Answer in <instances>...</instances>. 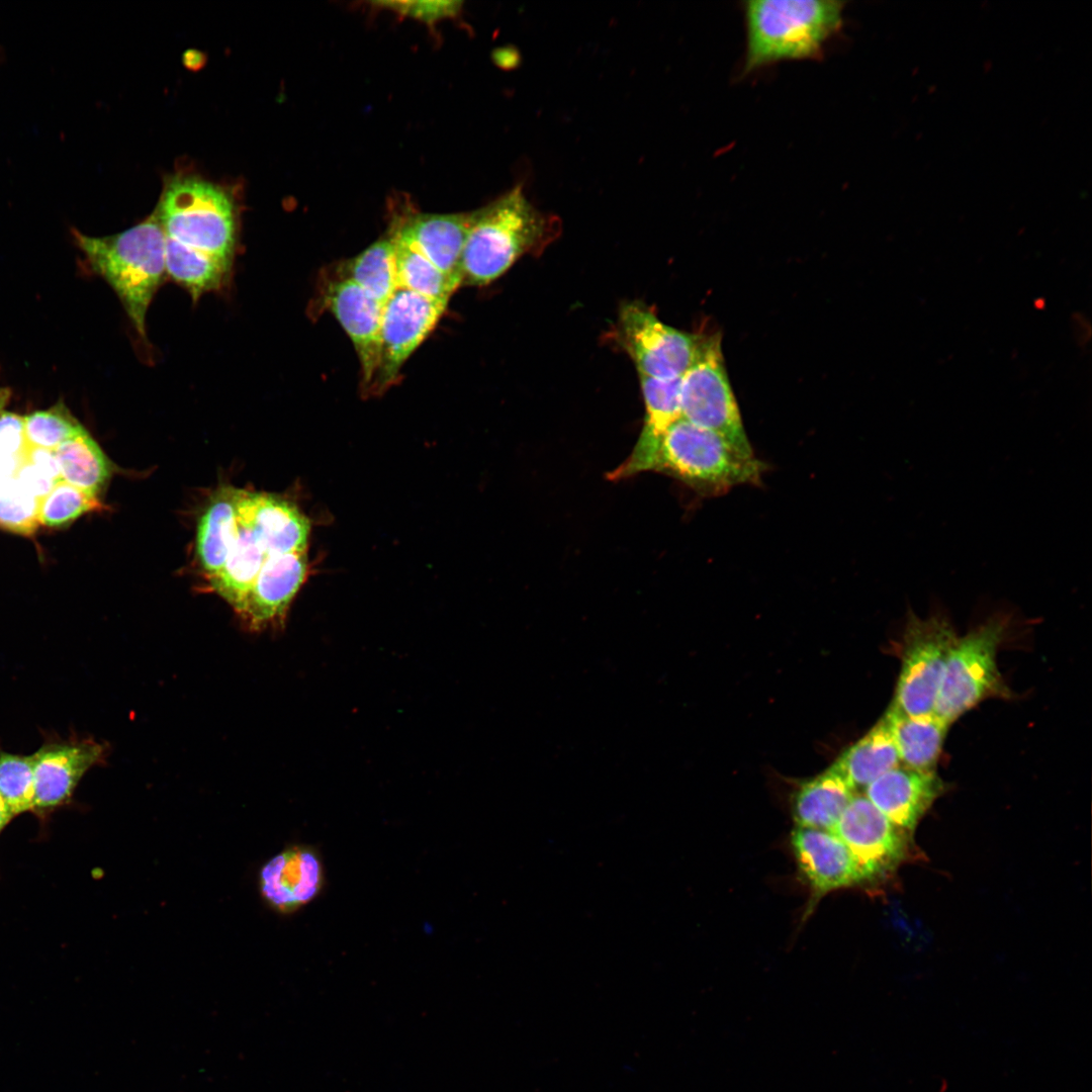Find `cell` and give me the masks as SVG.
<instances>
[{
  "label": "cell",
  "instance_id": "cell-1",
  "mask_svg": "<svg viewBox=\"0 0 1092 1092\" xmlns=\"http://www.w3.org/2000/svg\"><path fill=\"white\" fill-rule=\"evenodd\" d=\"M560 230L559 219L537 209L516 186L474 211L461 258L462 284L486 285L520 258L541 252Z\"/></svg>",
  "mask_w": 1092,
  "mask_h": 1092
},
{
  "label": "cell",
  "instance_id": "cell-2",
  "mask_svg": "<svg viewBox=\"0 0 1092 1092\" xmlns=\"http://www.w3.org/2000/svg\"><path fill=\"white\" fill-rule=\"evenodd\" d=\"M165 237L232 268L240 204L234 189L185 171L167 177L154 210Z\"/></svg>",
  "mask_w": 1092,
  "mask_h": 1092
},
{
  "label": "cell",
  "instance_id": "cell-3",
  "mask_svg": "<svg viewBox=\"0 0 1092 1092\" xmlns=\"http://www.w3.org/2000/svg\"><path fill=\"white\" fill-rule=\"evenodd\" d=\"M75 238L90 267L112 287L146 341L147 312L167 275L165 234L155 211L119 234L96 238L75 232Z\"/></svg>",
  "mask_w": 1092,
  "mask_h": 1092
},
{
  "label": "cell",
  "instance_id": "cell-4",
  "mask_svg": "<svg viewBox=\"0 0 1092 1092\" xmlns=\"http://www.w3.org/2000/svg\"><path fill=\"white\" fill-rule=\"evenodd\" d=\"M843 9V2L834 0L745 2V72L781 61L816 58L839 30Z\"/></svg>",
  "mask_w": 1092,
  "mask_h": 1092
},
{
  "label": "cell",
  "instance_id": "cell-5",
  "mask_svg": "<svg viewBox=\"0 0 1092 1092\" xmlns=\"http://www.w3.org/2000/svg\"><path fill=\"white\" fill-rule=\"evenodd\" d=\"M764 470L756 456L742 453L721 435L684 418L664 432L646 466V471L668 474L710 495L757 484Z\"/></svg>",
  "mask_w": 1092,
  "mask_h": 1092
},
{
  "label": "cell",
  "instance_id": "cell-6",
  "mask_svg": "<svg viewBox=\"0 0 1092 1092\" xmlns=\"http://www.w3.org/2000/svg\"><path fill=\"white\" fill-rule=\"evenodd\" d=\"M1011 620V614L1003 611L992 613L956 640L943 669L933 712L947 724L989 697L1010 696L996 656Z\"/></svg>",
  "mask_w": 1092,
  "mask_h": 1092
},
{
  "label": "cell",
  "instance_id": "cell-7",
  "mask_svg": "<svg viewBox=\"0 0 1092 1092\" xmlns=\"http://www.w3.org/2000/svg\"><path fill=\"white\" fill-rule=\"evenodd\" d=\"M903 639L902 665L891 707L911 716L931 714L958 635L946 615L938 612L920 618L909 612Z\"/></svg>",
  "mask_w": 1092,
  "mask_h": 1092
},
{
  "label": "cell",
  "instance_id": "cell-8",
  "mask_svg": "<svg viewBox=\"0 0 1092 1092\" xmlns=\"http://www.w3.org/2000/svg\"><path fill=\"white\" fill-rule=\"evenodd\" d=\"M682 418L711 430L742 453L755 456L724 367L720 340H703L680 381Z\"/></svg>",
  "mask_w": 1092,
  "mask_h": 1092
},
{
  "label": "cell",
  "instance_id": "cell-9",
  "mask_svg": "<svg viewBox=\"0 0 1092 1092\" xmlns=\"http://www.w3.org/2000/svg\"><path fill=\"white\" fill-rule=\"evenodd\" d=\"M618 333L639 376L655 379L681 378L696 361L703 341L662 323L639 301L623 304Z\"/></svg>",
  "mask_w": 1092,
  "mask_h": 1092
},
{
  "label": "cell",
  "instance_id": "cell-10",
  "mask_svg": "<svg viewBox=\"0 0 1092 1092\" xmlns=\"http://www.w3.org/2000/svg\"><path fill=\"white\" fill-rule=\"evenodd\" d=\"M447 303L397 288L383 303L379 363L366 395H378L398 380L401 367L438 325Z\"/></svg>",
  "mask_w": 1092,
  "mask_h": 1092
},
{
  "label": "cell",
  "instance_id": "cell-11",
  "mask_svg": "<svg viewBox=\"0 0 1092 1092\" xmlns=\"http://www.w3.org/2000/svg\"><path fill=\"white\" fill-rule=\"evenodd\" d=\"M33 803L31 812L43 827L58 810L71 805L84 775L102 762L105 745L92 739L48 736L33 753Z\"/></svg>",
  "mask_w": 1092,
  "mask_h": 1092
},
{
  "label": "cell",
  "instance_id": "cell-12",
  "mask_svg": "<svg viewBox=\"0 0 1092 1092\" xmlns=\"http://www.w3.org/2000/svg\"><path fill=\"white\" fill-rule=\"evenodd\" d=\"M831 831L848 848L863 881L893 871L912 850V831L890 821L862 795L853 796Z\"/></svg>",
  "mask_w": 1092,
  "mask_h": 1092
},
{
  "label": "cell",
  "instance_id": "cell-13",
  "mask_svg": "<svg viewBox=\"0 0 1092 1092\" xmlns=\"http://www.w3.org/2000/svg\"><path fill=\"white\" fill-rule=\"evenodd\" d=\"M326 882L318 849L304 843L280 850L261 867L258 876L260 897L280 915H291L314 901Z\"/></svg>",
  "mask_w": 1092,
  "mask_h": 1092
},
{
  "label": "cell",
  "instance_id": "cell-14",
  "mask_svg": "<svg viewBox=\"0 0 1092 1092\" xmlns=\"http://www.w3.org/2000/svg\"><path fill=\"white\" fill-rule=\"evenodd\" d=\"M307 571L306 551L268 556L235 611L253 630L282 626Z\"/></svg>",
  "mask_w": 1092,
  "mask_h": 1092
},
{
  "label": "cell",
  "instance_id": "cell-15",
  "mask_svg": "<svg viewBox=\"0 0 1092 1092\" xmlns=\"http://www.w3.org/2000/svg\"><path fill=\"white\" fill-rule=\"evenodd\" d=\"M473 216L474 211L433 213L404 209L394 216L388 234L462 285L461 258Z\"/></svg>",
  "mask_w": 1092,
  "mask_h": 1092
},
{
  "label": "cell",
  "instance_id": "cell-16",
  "mask_svg": "<svg viewBox=\"0 0 1092 1092\" xmlns=\"http://www.w3.org/2000/svg\"><path fill=\"white\" fill-rule=\"evenodd\" d=\"M322 300L354 346L361 368L362 390L366 395L379 363L383 304L352 280L337 276L324 284Z\"/></svg>",
  "mask_w": 1092,
  "mask_h": 1092
},
{
  "label": "cell",
  "instance_id": "cell-17",
  "mask_svg": "<svg viewBox=\"0 0 1092 1092\" xmlns=\"http://www.w3.org/2000/svg\"><path fill=\"white\" fill-rule=\"evenodd\" d=\"M943 789L935 770L899 764L873 781L864 791L870 802L890 821L912 831Z\"/></svg>",
  "mask_w": 1092,
  "mask_h": 1092
},
{
  "label": "cell",
  "instance_id": "cell-18",
  "mask_svg": "<svg viewBox=\"0 0 1092 1092\" xmlns=\"http://www.w3.org/2000/svg\"><path fill=\"white\" fill-rule=\"evenodd\" d=\"M237 512L268 556L307 550L310 524L293 503L240 489Z\"/></svg>",
  "mask_w": 1092,
  "mask_h": 1092
},
{
  "label": "cell",
  "instance_id": "cell-19",
  "mask_svg": "<svg viewBox=\"0 0 1092 1092\" xmlns=\"http://www.w3.org/2000/svg\"><path fill=\"white\" fill-rule=\"evenodd\" d=\"M791 842L799 869L817 895L863 881L848 848L832 831L797 826Z\"/></svg>",
  "mask_w": 1092,
  "mask_h": 1092
},
{
  "label": "cell",
  "instance_id": "cell-20",
  "mask_svg": "<svg viewBox=\"0 0 1092 1092\" xmlns=\"http://www.w3.org/2000/svg\"><path fill=\"white\" fill-rule=\"evenodd\" d=\"M680 381L681 378L655 379L640 376L645 405L643 427L629 457L608 473V479L616 481L646 471L664 432L682 418Z\"/></svg>",
  "mask_w": 1092,
  "mask_h": 1092
},
{
  "label": "cell",
  "instance_id": "cell-21",
  "mask_svg": "<svg viewBox=\"0 0 1092 1092\" xmlns=\"http://www.w3.org/2000/svg\"><path fill=\"white\" fill-rule=\"evenodd\" d=\"M901 764L935 770L949 724L934 713L911 716L893 707L885 713Z\"/></svg>",
  "mask_w": 1092,
  "mask_h": 1092
},
{
  "label": "cell",
  "instance_id": "cell-22",
  "mask_svg": "<svg viewBox=\"0 0 1092 1092\" xmlns=\"http://www.w3.org/2000/svg\"><path fill=\"white\" fill-rule=\"evenodd\" d=\"M854 789L832 765L804 783L793 802L797 826L831 831L853 798Z\"/></svg>",
  "mask_w": 1092,
  "mask_h": 1092
},
{
  "label": "cell",
  "instance_id": "cell-23",
  "mask_svg": "<svg viewBox=\"0 0 1092 1092\" xmlns=\"http://www.w3.org/2000/svg\"><path fill=\"white\" fill-rule=\"evenodd\" d=\"M240 489L222 487L216 492L197 527L196 548L203 570L211 576L223 565L237 534Z\"/></svg>",
  "mask_w": 1092,
  "mask_h": 1092
},
{
  "label": "cell",
  "instance_id": "cell-24",
  "mask_svg": "<svg viewBox=\"0 0 1092 1092\" xmlns=\"http://www.w3.org/2000/svg\"><path fill=\"white\" fill-rule=\"evenodd\" d=\"M901 764L889 724L883 717L834 762L854 791L866 789L883 774Z\"/></svg>",
  "mask_w": 1092,
  "mask_h": 1092
},
{
  "label": "cell",
  "instance_id": "cell-25",
  "mask_svg": "<svg viewBox=\"0 0 1092 1092\" xmlns=\"http://www.w3.org/2000/svg\"><path fill=\"white\" fill-rule=\"evenodd\" d=\"M267 557L250 525L237 512V534L226 560L217 572L209 576L212 589L235 608Z\"/></svg>",
  "mask_w": 1092,
  "mask_h": 1092
},
{
  "label": "cell",
  "instance_id": "cell-26",
  "mask_svg": "<svg viewBox=\"0 0 1092 1092\" xmlns=\"http://www.w3.org/2000/svg\"><path fill=\"white\" fill-rule=\"evenodd\" d=\"M55 453L62 480L98 496L111 475V464L86 429L62 443Z\"/></svg>",
  "mask_w": 1092,
  "mask_h": 1092
},
{
  "label": "cell",
  "instance_id": "cell-27",
  "mask_svg": "<svg viewBox=\"0 0 1092 1092\" xmlns=\"http://www.w3.org/2000/svg\"><path fill=\"white\" fill-rule=\"evenodd\" d=\"M337 277L352 280L383 304L398 288L392 238L386 235L346 261Z\"/></svg>",
  "mask_w": 1092,
  "mask_h": 1092
},
{
  "label": "cell",
  "instance_id": "cell-28",
  "mask_svg": "<svg viewBox=\"0 0 1092 1092\" xmlns=\"http://www.w3.org/2000/svg\"><path fill=\"white\" fill-rule=\"evenodd\" d=\"M166 274L197 300L202 294L225 285L231 269L165 237Z\"/></svg>",
  "mask_w": 1092,
  "mask_h": 1092
},
{
  "label": "cell",
  "instance_id": "cell-29",
  "mask_svg": "<svg viewBox=\"0 0 1092 1092\" xmlns=\"http://www.w3.org/2000/svg\"><path fill=\"white\" fill-rule=\"evenodd\" d=\"M393 242L398 288L448 303L453 292L461 286L460 282L442 272L412 247L395 240Z\"/></svg>",
  "mask_w": 1092,
  "mask_h": 1092
},
{
  "label": "cell",
  "instance_id": "cell-30",
  "mask_svg": "<svg viewBox=\"0 0 1092 1092\" xmlns=\"http://www.w3.org/2000/svg\"><path fill=\"white\" fill-rule=\"evenodd\" d=\"M103 508L98 496L60 480L40 500L39 523L48 528H65L81 516Z\"/></svg>",
  "mask_w": 1092,
  "mask_h": 1092
},
{
  "label": "cell",
  "instance_id": "cell-31",
  "mask_svg": "<svg viewBox=\"0 0 1092 1092\" xmlns=\"http://www.w3.org/2000/svg\"><path fill=\"white\" fill-rule=\"evenodd\" d=\"M33 787L32 755L15 754L0 747V797L14 817L31 812Z\"/></svg>",
  "mask_w": 1092,
  "mask_h": 1092
},
{
  "label": "cell",
  "instance_id": "cell-32",
  "mask_svg": "<svg viewBox=\"0 0 1092 1092\" xmlns=\"http://www.w3.org/2000/svg\"><path fill=\"white\" fill-rule=\"evenodd\" d=\"M24 422L28 446L54 451L85 429L63 402L33 412L24 417Z\"/></svg>",
  "mask_w": 1092,
  "mask_h": 1092
},
{
  "label": "cell",
  "instance_id": "cell-33",
  "mask_svg": "<svg viewBox=\"0 0 1092 1092\" xmlns=\"http://www.w3.org/2000/svg\"><path fill=\"white\" fill-rule=\"evenodd\" d=\"M40 500L14 477L0 481V529L32 536L39 523Z\"/></svg>",
  "mask_w": 1092,
  "mask_h": 1092
},
{
  "label": "cell",
  "instance_id": "cell-34",
  "mask_svg": "<svg viewBox=\"0 0 1092 1092\" xmlns=\"http://www.w3.org/2000/svg\"><path fill=\"white\" fill-rule=\"evenodd\" d=\"M376 4L429 24L455 16L461 6L458 1H388Z\"/></svg>",
  "mask_w": 1092,
  "mask_h": 1092
},
{
  "label": "cell",
  "instance_id": "cell-35",
  "mask_svg": "<svg viewBox=\"0 0 1092 1092\" xmlns=\"http://www.w3.org/2000/svg\"><path fill=\"white\" fill-rule=\"evenodd\" d=\"M27 448L24 417L0 408V454L22 456Z\"/></svg>",
  "mask_w": 1092,
  "mask_h": 1092
},
{
  "label": "cell",
  "instance_id": "cell-36",
  "mask_svg": "<svg viewBox=\"0 0 1092 1092\" xmlns=\"http://www.w3.org/2000/svg\"><path fill=\"white\" fill-rule=\"evenodd\" d=\"M15 478L34 497L41 500L57 483L47 473L36 466L23 461Z\"/></svg>",
  "mask_w": 1092,
  "mask_h": 1092
},
{
  "label": "cell",
  "instance_id": "cell-37",
  "mask_svg": "<svg viewBox=\"0 0 1092 1092\" xmlns=\"http://www.w3.org/2000/svg\"><path fill=\"white\" fill-rule=\"evenodd\" d=\"M24 459L42 470L56 482L62 480L59 461L54 450L28 446Z\"/></svg>",
  "mask_w": 1092,
  "mask_h": 1092
},
{
  "label": "cell",
  "instance_id": "cell-38",
  "mask_svg": "<svg viewBox=\"0 0 1092 1092\" xmlns=\"http://www.w3.org/2000/svg\"><path fill=\"white\" fill-rule=\"evenodd\" d=\"M24 461V455L11 456L0 454V481L14 477Z\"/></svg>",
  "mask_w": 1092,
  "mask_h": 1092
},
{
  "label": "cell",
  "instance_id": "cell-39",
  "mask_svg": "<svg viewBox=\"0 0 1092 1092\" xmlns=\"http://www.w3.org/2000/svg\"><path fill=\"white\" fill-rule=\"evenodd\" d=\"M13 818L15 817L0 797V835Z\"/></svg>",
  "mask_w": 1092,
  "mask_h": 1092
}]
</instances>
